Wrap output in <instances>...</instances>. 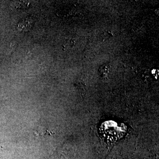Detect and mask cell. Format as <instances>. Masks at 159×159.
Returning <instances> with one entry per match:
<instances>
[{"instance_id":"7a4b0ae2","label":"cell","mask_w":159,"mask_h":159,"mask_svg":"<svg viewBox=\"0 0 159 159\" xmlns=\"http://www.w3.org/2000/svg\"><path fill=\"white\" fill-rule=\"evenodd\" d=\"M33 25V20L30 18L23 19L18 24L17 29L18 31H26L31 29Z\"/></svg>"},{"instance_id":"6da1fadb","label":"cell","mask_w":159,"mask_h":159,"mask_svg":"<svg viewBox=\"0 0 159 159\" xmlns=\"http://www.w3.org/2000/svg\"><path fill=\"white\" fill-rule=\"evenodd\" d=\"M30 3L28 1H12L9 7L13 11H23L29 8Z\"/></svg>"}]
</instances>
